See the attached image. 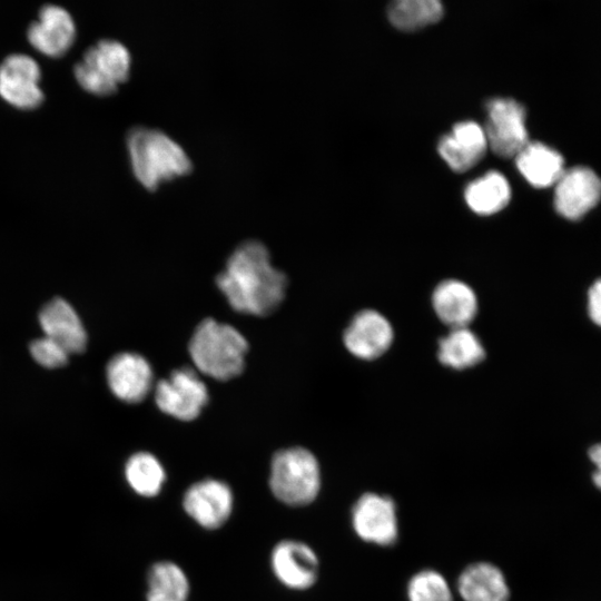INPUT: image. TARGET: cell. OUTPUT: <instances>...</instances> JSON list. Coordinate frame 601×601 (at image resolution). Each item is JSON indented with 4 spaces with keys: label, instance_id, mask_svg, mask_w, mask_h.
Listing matches in <instances>:
<instances>
[{
    "label": "cell",
    "instance_id": "21",
    "mask_svg": "<svg viewBox=\"0 0 601 601\" xmlns=\"http://www.w3.org/2000/svg\"><path fill=\"white\" fill-rule=\"evenodd\" d=\"M440 362L455 370L479 364L485 356L480 338L469 327L451 328L439 342Z\"/></svg>",
    "mask_w": 601,
    "mask_h": 601
},
{
    "label": "cell",
    "instance_id": "19",
    "mask_svg": "<svg viewBox=\"0 0 601 601\" xmlns=\"http://www.w3.org/2000/svg\"><path fill=\"white\" fill-rule=\"evenodd\" d=\"M463 601H508L510 589L503 572L490 562L467 565L457 578Z\"/></svg>",
    "mask_w": 601,
    "mask_h": 601
},
{
    "label": "cell",
    "instance_id": "6",
    "mask_svg": "<svg viewBox=\"0 0 601 601\" xmlns=\"http://www.w3.org/2000/svg\"><path fill=\"white\" fill-rule=\"evenodd\" d=\"M207 401L206 384L190 367L173 371L155 387V402L158 408L180 421L195 420Z\"/></svg>",
    "mask_w": 601,
    "mask_h": 601
},
{
    "label": "cell",
    "instance_id": "27",
    "mask_svg": "<svg viewBox=\"0 0 601 601\" xmlns=\"http://www.w3.org/2000/svg\"><path fill=\"white\" fill-rule=\"evenodd\" d=\"M32 358L46 368H57L68 362L69 354L58 343L47 336L31 342L29 346Z\"/></svg>",
    "mask_w": 601,
    "mask_h": 601
},
{
    "label": "cell",
    "instance_id": "3",
    "mask_svg": "<svg viewBox=\"0 0 601 601\" xmlns=\"http://www.w3.org/2000/svg\"><path fill=\"white\" fill-rule=\"evenodd\" d=\"M247 351V341L235 327L214 318L201 321L188 344L197 371L218 381L243 372Z\"/></svg>",
    "mask_w": 601,
    "mask_h": 601
},
{
    "label": "cell",
    "instance_id": "14",
    "mask_svg": "<svg viewBox=\"0 0 601 601\" xmlns=\"http://www.w3.org/2000/svg\"><path fill=\"white\" fill-rule=\"evenodd\" d=\"M27 36L40 52L51 57L61 56L76 37L75 21L65 8L48 3L39 10L38 19L29 24Z\"/></svg>",
    "mask_w": 601,
    "mask_h": 601
},
{
    "label": "cell",
    "instance_id": "15",
    "mask_svg": "<svg viewBox=\"0 0 601 601\" xmlns=\"http://www.w3.org/2000/svg\"><path fill=\"white\" fill-rule=\"evenodd\" d=\"M270 562L277 579L290 589H307L318 575V559L312 548L303 542H279L272 552Z\"/></svg>",
    "mask_w": 601,
    "mask_h": 601
},
{
    "label": "cell",
    "instance_id": "4",
    "mask_svg": "<svg viewBox=\"0 0 601 601\" xmlns=\"http://www.w3.org/2000/svg\"><path fill=\"white\" fill-rule=\"evenodd\" d=\"M269 486L288 505H306L321 489V470L315 455L303 447L276 452L270 464Z\"/></svg>",
    "mask_w": 601,
    "mask_h": 601
},
{
    "label": "cell",
    "instance_id": "1",
    "mask_svg": "<svg viewBox=\"0 0 601 601\" xmlns=\"http://www.w3.org/2000/svg\"><path fill=\"white\" fill-rule=\"evenodd\" d=\"M216 284L236 312L267 316L284 300L287 277L272 265L264 244L246 240L231 253Z\"/></svg>",
    "mask_w": 601,
    "mask_h": 601
},
{
    "label": "cell",
    "instance_id": "11",
    "mask_svg": "<svg viewBox=\"0 0 601 601\" xmlns=\"http://www.w3.org/2000/svg\"><path fill=\"white\" fill-rule=\"evenodd\" d=\"M106 377L112 394L127 403L144 401L154 383L148 361L131 352L115 355L107 365Z\"/></svg>",
    "mask_w": 601,
    "mask_h": 601
},
{
    "label": "cell",
    "instance_id": "7",
    "mask_svg": "<svg viewBox=\"0 0 601 601\" xmlns=\"http://www.w3.org/2000/svg\"><path fill=\"white\" fill-rule=\"evenodd\" d=\"M486 110L487 145L500 157L516 156L529 142L524 107L514 99L495 98L487 102Z\"/></svg>",
    "mask_w": 601,
    "mask_h": 601
},
{
    "label": "cell",
    "instance_id": "5",
    "mask_svg": "<svg viewBox=\"0 0 601 601\" xmlns=\"http://www.w3.org/2000/svg\"><path fill=\"white\" fill-rule=\"evenodd\" d=\"M130 66L128 48L116 39L104 38L86 49L82 59L75 65L73 72L86 90L108 95L127 79Z\"/></svg>",
    "mask_w": 601,
    "mask_h": 601
},
{
    "label": "cell",
    "instance_id": "20",
    "mask_svg": "<svg viewBox=\"0 0 601 601\" xmlns=\"http://www.w3.org/2000/svg\"><path fill=\"white\" fill-rule=\"evenodd\" d=\"M515 157L518 169L534 187L555 185L564 171L563 157L539 141H529Z\"/></svg>",
    "mask_w": 601,
    "mask_h": 601
},
{
    "label": "cell",
    "instance_id": "2",
    "mask_svg": "<svg viewBox=\"0 0 601 601\" xmlns=\"http://www.w3.org/2000/svg\"><path fill=\"white\" fill-rule=\"evenodd\" d=\"M127 147L135 176L148 188L193 168L183 146L158 128L132 127L127 134Z\"/></svg>",
    "mask_w": 601,
    "mask_h": 601
},
{
    "label": "cell",
    "instance_id": "22",
    "mask_svg": "<svg viewBox=\"0 0 601 601\" xmlns=\"http://www.w3.org/2000/svg\"><path fill=\"white\" fill-rule=\"evenodd\" d=\"M469 207L480 215H492L503 209L511 198L506 178L497 171H489L470 183L464 193Z\"/></svg>",
    "mask_w": 601,
    "mask_h": 601
},
{
    "label": "cell",
    "instance_id": "23",
    "mask_svg": "<svg viewBox=\"0 0 601 601\" xmlns=\"http://www.w3.org/2000/svg\"><path fill=\"white\" fill-rule=\"evenodd\" d=\"M188 591V579L177 564L165 561L150 569L147 601H186Z\"/></svg>",
    "mask_w": 601,
    "mask_h": 601
},
{
    "label": "cell",
    "instance_id": "12",
    "mask_svg": "<svg viewBox=\"0 0 601 601\" xmlns=\"http://www.w3.org/2000/svg\"><path fill=\"white\" fill-rule=\"evenodd\" d=\"M187 514L206 529L223 525L233 510V493L221 481L207 479L193 484L185 493Z\"/></svg>",
    "mask_w": 601,
    "mask_h": 601
},
{
    "label": "cell",
    "instance_id": "17",
    "mask_svg": "<svg viewBox=\"0 0 601 601\" xmlns=\"http://www.w3.org/2000/svg\"><path fill=\"white\" fill-rule=\"evenodd\" d=\"M487 146L484 128L474 121H462L441 138L439 152L454 171L463 173L481 160Z\"/></svg>",
    "mask_w": 601,
    "mask_h": 601
},
{
    "label": "cell",
    "instance_id": "28",
    "mask_svg": "<svg viewBox=\"0 0 601 601\" xmlns=\"http://www.w3.org/2000/svg\"><path fill=\"white\" fill-rule=\"evenodd\" d=\"M589 313L592 321L601 326V279L595 282L590 288Z\"/></svg>",
    "mask_w": 601,
    "mask_h": 601
},
{
    "label": "cell",
    "instance_id": "18",
    "mask_svg": "<svg viewBox=\"0 0 601 601\" xmlns=\"http://www.w3.org/2000/svg\"><path fill=\"white\" fill-rule=\"evenodd\" d=\"M439 318L451 328L467 327L477 313V298L466 283L459 279L441 282L432 295Z\"/></svg>",
    "mask_w": 601,
    "mask_h": 601
},
{
    "label": "cell",
    "instance_id": "8",
    "mask_svg": "<svg viewBox=\"0 0 601 601\" xmlns=\"http://www.w3.org/2000/svg\"><path fill=\"white\" fill-rule=\"evenodd\" d=\"M351 520L354 532L364 542L390 546L397 541L396 505L387 495L362 494L352 508Z\"/></svg>",
    "mask_w": 601,
    "mask_h": 601
},
{
    "label": "cell",
    "instance_id": "16",
    "mask_svg": "<svg viewBox=\"0 0 601 601\" xmlns=\"http://www.w3.org/2000/svg\"><path fill=\"white\" fill-rule=\"evenodd\" d=\"M39 323L43 335L58 343L69 355L85 351V327L73 307L63 298L48 302L40 311Z\"/></svg>",
    "mask_w": 601,
    "mask_h": 601
},
{
    "label": "cell",
    "instance_id": "13",
    "mask_svg": "<svg viewBox=\"0 0 601 601\" xmlns=\"http://www.w3.org/2000/svg\"><path fill=\"white\" fill-rule=\"evenodd\" d=\"M394 338L388 319L374 309L357 313L344 332L347 351L362 359H374L384 354Z\"/></svg>",
    "mask_w": 601,
    "mask_h": 601
},
{
    "label": "cell",
    "instance_id": "25",
    "mask_svg": "<svg viewBox=\"0 0 601 601\" xmlns=\"http://www.w3.org/2000/svg\"><path fill=\"white\" fill-rule=\"evenodd\" d=\"M387 14L396 28L412 31L440 20L443 6L437 0H398L391 3Z\"/></svg>",
    "mask_w": 601,
    "mask_h": 601
},
{
    "label": "cell",
    "instance_id": "24",
    "mask_svg": "<svg viewBox=\"0 0 601 601\" xmlns=\"http://www.w3.org/2000/svg\"><path fill=\"white\" fill-rule=\"evenodd\" d=\"M125 474L131 489L147 497L157 495L166 479L161 463L148 452L131 455L126 463Z\"/></svg>",
    "mask_w": 601,
    "mask_h": 601
},
{
    "label": "cell",
    "instance_id": "9",
    "mask_svg": "<svg viewBox=\"0 0 601 601\" xmlns=\"http://www.w3.org/2000/svg\"><path fill=\"white\" fill-rule=\"evenodd\" d=\"M41 70L26 53H11L0 63V96L19 108H33L43 100Z\"/></svg>",
    "mask_w": 601,
    "mask_h": 601
},
{
    "label": "cell",
    "instance_id": "29",
    "mask_svg": "<svg viewBox=\"0 0 601 601\" xmlns=\"http://www.w3.org/2000/svg\"><path fill=\"white\" fill-rule=\"evenodd\" d=\"M589 456L595 465V471L592 474L593 483L601 490V444L592 446L589 451Z\"/></svg>",
    "mask_w": 601,
    "mask_h": 601
},
{
    "label": "cell",
    "instance_id": "10",
    "mask_svg": "<svg viewBox=\"0 0 601 601\" xmlns=\"http://www.w3.org/2000/svg\"><path fill=\"white\" fill-rule=\"evenodd\" d=\"M601 198V179L590 168L575 166L564 169L555 183L556 211L568 219H578L593 208Z\"/></svg>",
    "mask_w": 601,
    "mask_h": 601
},
{
    "label": "cell",
    "instance_id": "26",
    "mask_svg": "<svg viewBox=\"0 0 601 601\" xmlns=\"http://www.w3.org/2000/svg\"><path fill=\"white\" fill-rule=\"evenodd\" d=\"M406 593L408 601H453L446 579L432 569L415 573L407 583Z\"/></svg>",
    "mask_w": 601,
    "mask_h": 601
}]
</instances>
